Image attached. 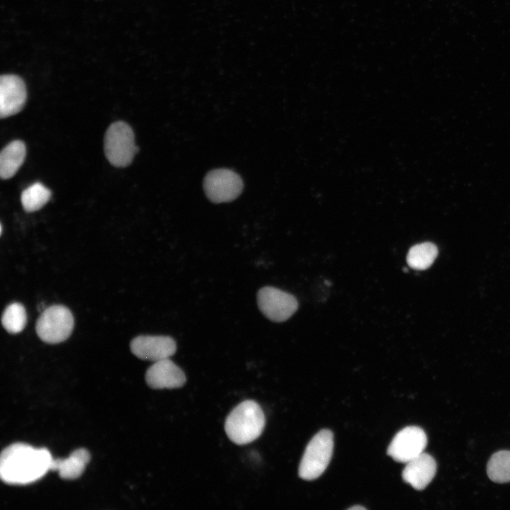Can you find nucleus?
Returning <instances> with one entry per match:
<instances>
[{
	"label": "nucleus",
	"mask_w": 510,
	"mask_h": 510,
	"mask_svg": "<svg viewBox=\"0 0 510 510\" xmlns=\"http://www.w3.org/2000/svg\"><path fill=\"white\" fill-rule=\"evenodd\" d=\"M52 459L47 448L13 443L1 451V479L6 484L16 485L35 482L50 470Z\"/></svg>",
	"instance_id": "nucleus-1"
},
{
	"label": "nucleus",
	"mask_w": 510,
	"mask_h": 510,
	"mask_svg": "<svg viewBox=\"0 0 510 510\" xmlns=\"http://www.w3.org/2000/svg\"><path fill=\"white\" fill-rule=\"evenodd\" d=\"M265 423L264 413L259 404L253 400H246L227 416L225 430L231 441L237 445H245L261 436Z\"/></svg>",
	"instance_id": "nucleus-2"
},
{
	"label": "nucleus",
	"mask_w": 510,
	"mask_h": 510,
	"mask_svg": "<svg viewBox=\"0 0 510 510\" xmlns=\"http://www.w3.org/2000/svg\"><path fill=\"white\" fill-rule=\"evenodd\" d=\"M334 436L322 429L308 443L299 466V476L305 480L318 478L327 468L333 453Z\"/></svg>",
	"instance_id": "nucleus-3"
},
{
	"label": "nucleus",
	"mask_w": 510,
	"mask_h": 510,
	"mask_svg": "<svg viewBox=\"0 0 510 510\" xmlns=\"http://www.w3.org/2000/svg\"><path fill=\"white\" fill-rule=\"evenodd\" d=\"M138 150L135 144L133 131L128 124L118 121L109 126L105 134L104 151L113 166H128Z\"/></svg>",
	"instance_id": "nucleus-4"
},
{
	"label": "nucleus",
	"mask_w": 510,
	"mask_h": 510,
	"mask_svg": "<svg viewBox=\"0 0 510 510\" xmlns=\"http://www.w3.org/2000/svg\"><path fill=\"white\" fill-rule=\"evenodd\" d=\"M74 327L73 315L67 307L54 305L46 308L38 317L35 331L45 343L55 344L69 337Z\"/></svg>",
	"instance_id": "nucleus-5"
},
{
	"label": "nucleus",
	"mask_w": 510,
	"mask_h": 510,
	"mask_svg": "<svg viewBox=\"0 0 510 510\" xmlns=\"http://www.w3.org/2000/svg\"><path fill=\"white\" fill-rule=\"evenodd\" d=\"M203 188L211 202H230L242 193L243 182L235 171L228 169H216L206 174Z\"/></svg>",
	"instance_id": "nucleus-6"
},
{
	"label": "nucleus",
	"mask_w": 510,
	"mask_h": 510,
	"mask_svg": "<svg viewBox=\"0 0 510 510\" xmlns=\"http://www.w3.org/2000/svg\"><path fill=\"white\" fill-rule=\"evenodd\" d=\"M256 298L261 313L275 322L286 321L298 307V302L293 295L271 286L261 288Z\"/></svg>",
	"instance_id": "nucleus-7"
},
{
	"label": "nucleus",
	"mask_w": 510,
	"mask_h": 510,
	"mask_svg": "<svg viewBox=\"0 0 510 510\" xmlns=\"http://www.w3.org/2000/svg\"><path fill=\"white\" fill-rule=\"evenodd\" d=\"M426 444L427 437L421 428L407 426L394 436L387 453L395 461L407 463L424 453Z\"/></svg>",
	"instance_id": "nucleus-8"
},
{
	"label": "nucleus",
	"mask_w": 510,
	"mask_h": 510,
	"mask_svg": "<svg viewBox=\"0 0 510 510\" xmlns=\"http://www.w3.org/2000/svg\"><path fill=\"white\" fill-rule=\"evenodd\" d=\"M130 347L136 357L153 362L169 358L176 351V341L169 336H138L131 341Z\"/></svg>",
	"instance_id": "nucleus-9"
},
{
	"label": "nucleus",
	"mask_w": 510,
	"mask_h": 510,
	"mask_svg": "<svg viewBox=\"0 0 510 510\" xmlns=\"http://www.w3.org/2000/svg\"><path fill=\"white\" fill-rule=\"evenodd\" d=\"M26 88L21 78L4 74L0 78V117L4 118L20 112L26 103Z\"/></svg>",
	"instance_id": "nucleus-10"
},
{
	"label": "nucleus",
	"mask_w": 510,
	"mask_h": 510,
	"mask_svg": "<svg viewBox=\"0 0 510 510\" xmlns=\"http://www.w3.org/2000/svg\"><path fill=\"white\" fill-rule=\"evenodd\" d=\"M145 380L152 389H173L182 387L186 381L183 371L171 360L166 358L154 363L147 370Z\"/></svg>",
	"instance_id": "nucleus-11"
},
{
	"label": "nucleus",
	"mask_w": 510,
	"mask_h": 510,
	"mask_svg": "<svg viewBox=\"0 0 510 510\" xmlns=\"http://www.w3.org/2000/svg\"><path fill=\"white\" fill-rule=\"evenodd\" d=\"M434 458L426 453L406 463L402 471V479L417 490H422L431 482L436 472Z\"/></svg>",
	"instance_id": "nucleus-12"
},
{
	"label": "nucleus",
	"mask_w": 510,
	"mask_h": 510,
	"mask_svg": "<svg viewBox=\"0 0 510 510\" xmlns=\"http://www.w3.org/2000/svg\"><path fill=\"white\" fill-rule=\"evenodd\" d=\"M90 459V453L86 449L79 448L67 458L52 459L50 470L58 471L63 480H75L82 475Z\"/></svg>",
	"instance_id": "nucleus-13"
},
{
	"label": "nucleus",
	"mask_w": 510,
	"mask_h": 510,
	"mask_svg": "<svg viewBox=\"0 0 510 510\" xmlns=\"http://www.w3.org/2000/svg\"><path fill=\"white\" fill-rule=\"evenodd\" d=\"M26 154L24 142L14 140L7 144L0 154V176L3 179L13 176L23 164Z\"/></svg>",
	"instance_id": "nucleus-14"
},
{
	"label": "nucleus",
	"mask_w": 510,
	"mask_h": 510,
	"mask_svg": "<svg viewBox=\"0 0 510 510\" xmlns=\"http://www.w3.org/2000/svg\"><path fill=\"white\" fill-rule=\"evenodd\" d=\"M438 254L435 244L424 242L413 246L407 256L408 265L416 270H424L433 264Z\"/></svg>",
	"instance_id": "nucleus-15"
},
{
	"label": "nucleus",
	"mask_w": 510,
	"mask_h": 510,
	"mask_svg": "<svg viewBox=\"0 0 510 510\" xmlns=\"http://www.w3.org/2000/svg\"><path fill=\"white\" fill-rule=\"evenodd\" d=\"M50 197L51 191L41 183L36 182L22 192L21 200L24 210L31 212L42 208Z\"/></svg>",
	"instance_id": "nucleus-16"
},
{
	"label": "nucleus",
	"mask_w": 510,
	"mask_h": 510,
	"mask_svg": "<svg viewBox=\"0 0 510 510\" xmlns=\"http://www.w3.org/2000/svg\"><path fill=\"white\" fill-rule=\"evenodd\" d=\"M487 472L495 482H510V451L500 450L493 454L488 461Z\"/></svg>",
	"instance_id": "nucleus-17"
},
{
	"label": "nucleus",
	"mask_w": 510,
	"mask_h": 510,
	"mask_svg": "<svg viewBox=\"0 0 510 510\" xmlns=\"http://www.w3.org/2000/svg\"><path fill=\"white\" fill-rule=\"evenodd\" d=\"M27 322L24 306L19 302L8 305L1 315V324L10 334H18L23 330Z\"/></svg>",
	"instance_id": "nucleus-18"
},
{
	"label": "nucleus",
	"mask_w": 510,
	"mask_h": 510,
	"mask_svg": "<svg viewBox=\"0 0 510 510\" xmlns=\"http://www.w3.org/2000/svg\"><path fill=\"white\" fill-rule=\"evenodd\" d=\"M348 509H351V510H353V509H366V508L362 506L358 505V506H351V507L348 508Z\"/></svg>",
	"instance_id": "nucleus-19"
}]
</instances>
